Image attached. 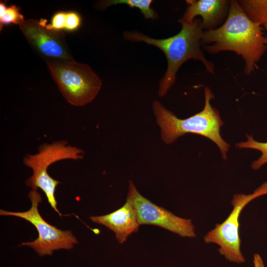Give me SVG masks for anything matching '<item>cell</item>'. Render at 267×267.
Masks as SVG:
<instances>
[{
	"label": "cell",
	"mask_w": 267,
	"mask_h": 267,
	"mask_svg": "<svg viewBox=\"0 0 267 267\" xmlns=\"http://www.w3.org/2000/svg\"><path fill=\"white\" fill-rule=\"evenodd\" d=\"M45 20L29 19L19 27L30 45L45 61L73 59L64 33L47 28Z\"/></svg>",
	"instance_id": "9"
},
{
	"label": "cell",
	"mask_w": 267,
	"mask_h": 267,
	"mask_svg": "<svg viewBox=\"0 0 267 267\" xmlns=\"http://www.w3.org/2000/svg\"><path fill=\"white\" fill-rule=\"evenodd\" d=\"M187 7L182 18L192 22L197 16H200L204 29L209 31L221 26L225 21L230 0H187Z\"/></svg>",
	"instance_id": "10"
},
{
	"label": "cell",
	"mask_w": 267,
	"mask_h": 267,
	"mask_svg": "<svg viewBox=\"0 0 267 267\" xmlns=\"http://www.w3.org/2000/svg\"><path fill=\"white\" fill-rule=\"evenodd\" d=\"M81 18L80 15L74 11L66 12L65 29L68 31L77 30L81 25Z\"/></svg>",
	"instance_id": "17"
},
{
	"label": "cell",
	"mask_w": 267,
	"mask_h": 267,
	"mask_svg": "<svg viewBox=\"0 0 267 267\" xmlns=\"http://www.w3.org/2000/svg\"><path fill=\"white\" fill-rule=\"evenodd\" d=\"M248 17L262 25L267 20V0H237Z\"/></svg>",
	"instance_id": "12"
},
{
	"label": "cell",
	"mask_w": 267,
	"mask_h": 267,
	"mask_svg": "<svg viewBox=\"0 0 267 267\" xmlns=\"http://www.w3.org/2000/svg\"><path fill=\"white\" fill-rule=\"evenodd\" d=\"M254 267H266L261 256L258 253L253 256Z\"/></svg>",
	"instance_id": "18"
},
{
	"label": "cell",
	"mask_w": 267,
	"mask_h": 267,
	"mask_svg": "<svg viewBox=\"0 0 267 267\" xmlns=\"http://www.w3.org/2000/svg\"><path fill=\"white\" fill-rule=\"evenodd\" d=\"M262 26L267 31V20L263 24ZM265 44L267 47V36L265 37Z\"/></svg>",
	"instance_id": "19"
},
{
	"label": "cell",
	"mask_w": 267,
	"mask_h": 267,
	"mask_svg": "<svg viewBox=\"0 0 267 267\" xmlns=\"http://www.w3.org/2000/svg\"><path fill=\"white\" fill-rule=\"evenodd\" d=\"M151 0H102L98 2L97 6L100 9H104L112 5L126 4L130 7L139 9L146 19L155 20L158 18L157 12L150 7Z\"/></svg>",
	"instance_id": "13"
},
{
	"label": "cell",
	"mask_w": 267,
	"mask_h": 267,
	"mask_svg": "<svg viewBox=\"0 0 267 267\" xmlns=\"http://www.w3.org/2000/svg\"><path fill=\"white\" fill-rule=\"evenodd\" d=\"M126 201L134 208L139 225L158 226L183 237L196 236L195 227L190 219L177 216L143 196L133 181H129Z\"/></svg>",
	"instance_id": "8"
},
{
	"label": "cell",
	"mask_w": 267,
	"mask_h": 267,
	"mask_svg": "<svg viewBox=\"0 0 267 267\" xmlns=\"http://www.w3.org/2000/svg\"><path fill=\"white\" fill-rule=\"evenodd\" d=\"M178 21L181 25L180 31L166 39L152 38L137 31H125L123 34L125 40L154 45L166 55L168 67L160 81L158 90V94L161 97L165 95L174 85L180 67L189 59L199 60L208 72L212 74L215 73L214 63L206 58L201 48L204 31L202 20L195 18L192 22H187L181 17Z\"/></svg>",
	"instance_id": "2"
},
{
	"label": "cell",
	"mask_w": 267,
	"mask_h": 267,
	"mask_svg": "<svg viewBox=\"0 0 267 267\" xmlns=\"http://www.w3.org/2000/svg\"><path fill=\"white\" fill-rule=\"evenodd\" d=\"M20 8L15 5L7 6L5 3L0 2V29L4 25L13 23L19 25L25 20L19 12Z\"/></svg>",
	"instance_id": "15"
},
{
	"label": "cell",
	"mask_w": 267,
	"mask_h": 267,
	"mask_svg": "<svg viewBox=\"0 0 267 267\" xmlns=\"http://www.w3.org/2000/svg\"><path fill=\"white\" fill-rule=\"evenodd\" d=\"M264 28L252 21L237 0H230L227 18L219 27L203 32L201 44H209L204 50L210 54L231 51L245 62L244 72L250 75L267 50Z\"/></svg>",
	"instance_id": "1"
},
{
	"label": "cell",
	"mask_w": 267,
	"mask_h": 267,
	"mask_svg": "<svg viewBox=\"0 0 267 267\" xmlns=\"http://www.w3.org/2000/svg\"><path fill=\"white\" fill-rule=\"evenodd\" d=\"M38 151L34 155L27 154L23 158L24 165L33 170L32 176L27 179L25 183L32 190L41 188L51 207L61 217L55 197L56 187L60 182L48 175L47 169L53 163L62 160H81L84 152L78 147L68 145L66 140L42 144L39 146Z\"/></svg>",
	"instance_id": "5"
},
{
	"label": "cell",
	"mask_w": 267,
	"mask_h": 267,
	"mask_svg": "<svg viewBox=\"0 0 267 267\" xmlns=\"http://www.w3.org/2000/svg\"><path fill=\"white\" fill-rule=\"evenodd\" d=\"M214 98L212 91L205 88V105L200 112L185 119L178 118L160 102L155 100L152 105L156 122L161 130L162 140L169 144L186 134H195L208 138L219 147L224 159L230 145L222 138L220 128L223 125L219 111L212 107L210 101Z\"/></svg>",
	"instance_id": "3"
},
{
	"label": "cell",
	"mask_w": 267,
	"mask_h": 267,
	"mask_svg": "<svg viewBox=\"0 0 267 267\" xmlns=\"http://www.w3.org/2000/svg\"><path fill=\"white\" fill-rule=\"evenodd\" d=\"M66 20V12L60 11L53 15L50 24H47L45 20L44 25L48 29L61 31L62 29H65Z\"/></svg>",
	"instance_id": "16"
},
{
	"label": "cell",
	"mask_w": 267,
	"mask_h": 267,
	"mask_svg": "<svg viewBox=\"0 0 267 267\" xmlns=\"http://www.w3.org/2000/svg\"><path fill=\"white\" fill-rule=\"evenodd\" d=\"M90 219L95 223L106 226L115 234L117 240L121 244L125 242L129 235L138 229L135 211L128 202L119 209L110 214L91 216Z\"/></svg>",
	"instance_id": "11"
},
{
	"label": "cell",
	"mask_w": 267,
	"mask_h": 267,
	"mask_svg": "<svg viewBox=\"0 0 267 267\" xmlns=\"http://www.w3.org/2000/svg\"><path fill=\"white\" fill-rule=\"evenodd\" d=\"M267 194V181L263 183L253 193L235 194L231 204L233 209L227 218L204 237L206 243H215L220 247L218 251L229 262L242 264L245 259L241 251V239L239 235V216L243 208L254 199Z\"/></svg>",
	"instance_id": "6"
},
{
	"label": "cell",
	"mask_w": 267,
	"mask_h": 267,
	"mask_svg": "<svg viewBox=\"0 0 267 267\" xmlns=\"http://www.w3.org/2000/svg\"><path fill=\"white\" fill-rule=\"evenodd\" d=\"M28 196L32 205L27 211L13 212L0 210L1 216H14L23 219L36 228L39 233L38 237L33 241L23 242L22 245L31 247L40 256L51 255L54 250L72 249L74 245L78 243V241L71 231L58 229L43 219L38 210L42 197L37 190H32L29 192Z\"/></svg>",
	"instance_id": "7"
},
{
	"label": "cell",
	"mask_w": 267,
	"mask_h": 267,
	"mask_svg": "<svg viewBox=\"0 0 267 267\" xmlns=\"http://www.w3.org/2000/svg\"><path fill=\"white\" fill-rule=\"evenodd\" d=\"M52 78L65 100L75 106L91 102L102 87V81L88 65L74 59L46 60Z\"/></svg>",
	"instance_id": "4"
},
{
	"label": "cell",
	"mask_w": 267,
	"mask_h": 267,
	"mask_svg": "<svg viewBox=\"0 0 267 267\" xmlns=\"http://www.w3.org/2000/svg\"><path fill=\"white\" fill-rule=\"evenodd\" d=\"M247 140L241 141L236 144L239 148H249L258 150L262 154L258 160L253 161L251 167L253 170H259L262 166L267 163V142H261L255 140L253 136L247 134Z\"/></svg>",
	"instance_id": "14"
}]
</instances>
